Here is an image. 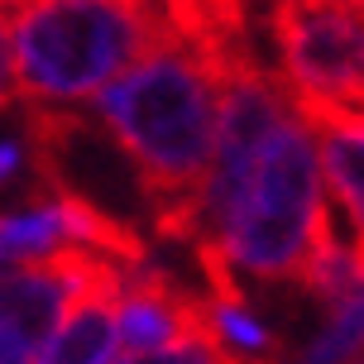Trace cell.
<instances>
[{
    "mask_svg": "<svg viewBox=\"0 0 364 364\" xmlns=\"http://www.w3.org/2000/svg\"><path fill=\"white\" fill-rule=\"evenodd\" d=\"M120 297L115 292H87L77 297L63 326L53 331V341L38 350L29 364H106L115 341H120Z\"/></svg>",
    "mask_w": 364,
    "mask_h": 364,
    "instance_id": "7",
    "label": "cell"
},
{
    "mask_svg": "<svg viewBox=\"0 0 364 364\" xmlns=\"http://www.w3.org/2000/svg\"><path fill=\"white\" fill-rule=\"evenodd\" d=\"M96 115L134 168L154 235L197 245V197L216 154L220 82L187 43L173 38L96 96Z\"/></svg>",
    "mask_w": 364,
    "mask_h": 364,
    "instance_id": "1",
    "label": "cell"
},
{
    "mask_svg": "<svg viewBox=\"0 0 364 364\" xmlns=\"http://www.w3.org/2000/svg\"><path fill=\"white\" fill-rule=\"evenodd\" d=\"M360 355H364V264L360 278L326 307V321L307 341V350L297 355V364H350Z\"/></svg>",
    "mask_w": 364,
    "mask_h": 364,
    "instance_id": "8",
    "label": "cell"
},
{
    "mask_svg": "<svg viewBox=\"0 0 364 364\" xmlns=\"http://www.w3.org/2000/svg\"><path fill=\"white\" fill-rule=\"evenodd\" d=\"M264 29L302 120L364 115V5L288 0L264 15Z\"/></svg>",
    "mask_w": 364,
    "mask_h": 364,
    "instance_id": "4",
    "label": "cell"
},
{
    "mask_svg": "<svg viewBox=\"0 0 364 364\" xmlns=\"http://www.w3.org/2000/svg\"><path fill=\"white\" fill-rule=\"evenodd\" d=\"M0 364H29V355L15 346V336L5 331V321H0Z\"/></svg>",
    "mask_w": 364,
    "mask_h": 364,
    "instance_id": "12",
    "label": "cell"
},
{
    "mask_svg": "<svg viewBox=\"0 0 364 364\" xmlns=\"http://www.w3.org/2000/svg\"><path fill=\"white\" fill-rule=\"evenodd\" d=\"M307 125L316 134L321 182L341 201L350 220V250L364 264V115H316Z\"/></svg>",
    "mask_w": 364,
    "mask_h": 364,
    "instance_id": "6",
    "label": "cell"
},
{
    "mask_svg": "<svg viewBox=\"0 0 364 364\" xmlns=\"http://www.w3.org/2000/svg\"><path fill=\"white\" fill-rule=\"evenodd\" d=\"M15 5H0V110L15 101V34H10Z\"/></svg>",
    "mask_w": 364,
    "mask_h": 364,
    "instance_id": "10",
    "label": "cell"
},
{
    "mask_svg": "<svg viewBox=\"0 0 364 364\" xmlns=\"http://www.w3.org/2000/svg\"><path fill=\"white\" fill-rule=\"evenodd\" d=\"M19 168H24V149L5 139V144H0V182H10Z\"/></svg>",
    "mask_w": 364,
    "mask_h": 364,
    "instance_id": "11",
    "label": "cell"
},
{
    "mask_svg": "<svg viewBox=\"0 0 364 364\" xmlns=\"http://www.w3.org/2000/svg\"><path fill=\"white\" fill-rule=\"evenodd\" d=\"M331 225L336 220L326 206L316 134L302 115H292L264 144L216 250L235 278L297 283L311 250L326 240Z\"/></svg>",
    "mask_w": 364,
    "mask_h": 364,
    "instance_id": "3",
    "label": "cell"
},
{
    "mask_svg": "<svg viewBox=\"0 0 364 364\" xmlns=\"http://www.w3.org/2000/svg\"><path fill=\"white\" fill-rule=\"evenodd\" d=\"M15 91L29 106L101 96L154 48L168 43L164 5L125 0H43L15 5Z\"/></svg>",
    "mask_w": 364,
    "mask_h": 364,
    "instance_id": "2",
    "label": "cell"
},
{
    "mask_svg": "<svg viewBox=\"0 0 364 364\" xmlns=\"http://www.w3.org/2000/svg\"><path fill=\"white\" fill-rule=\"evenodd\" d=\"M73 302H77V292L43 259L0 269V321H5V331L15 336V346L29 360L53 341V331L63 326Z\"/></svg>",
    "mask_w": 364,
    "mask_h": 364,
    "instance_id": "5",
    "label": "cell"
},
{
    "mask_svg": "<svg viewBox=\"0 0 364 364\" xmlns=\"http://www.w3.org/2000/svg\"><path fill=\"white\" fill-rule=\"evenodd\" d=\"M110 364H225V350L216 341H192L178 350H159V355H134V360H110Z\"/></svg>",
    "mask_w": 364,
    "mask_h": 364,
    "instance_id": "9",
    "label": "cell"
}]
</instances>
